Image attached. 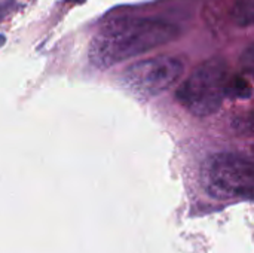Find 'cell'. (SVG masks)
Listing matches in <instances>:
<instances>
[{
    "label": "cell",
    "mask_w": 254,
    "mask_h": 253,
    "mask_svg": "<svg viewBox=\"0 0 254 253\" xmlns=\"http://www.w3.org/2000/svg\"><path fill=\"white\" fill-rule=\"evenodd\" d=\"M182 60L159 55L131 64L122 73V85L137 97H155L167 91L183 75Z\"/></svg>",
    "instance_id": "obj_4"
},
{
    "label": "cell",
    "mask_w": 254,
    "mask_h": 253,
    "mask_svg": "<svg viewBox=\"0 0 254 253\" xmlns=\"http://www.w3.org/2000/svg\"><path fill=\"white\" fill-rule=\"evenodd\" d=\"M253 0H238L235 3V9H234V16L235 21L244 27L252 24L253 19Z\"/></svg>",
    "instance_id": "obj_5"
},
{
    "label": "cell",
    "mask_w": 254,
    "mask_h": 253,
    "mask_svg": "<svg viewBox=\"0 0 254 253\" xmlns=\"http://www.w3.org/2000/svg\"><path fill=\"white\" fill-rule=\"evenodd\" d=\"M228 64L222 58H210L199 64L180 85L177 100L192 115L208 116L217 112L228 95Z\"/></svg>",
    "instance_id": "obj_2"
},
{
    "label": "cell",
    "mask_w": 254,
    "mask_h": 253,
    "mask_svg": "<svg viewBox=\"0 0 254 253\" xmlns=\"http://www.w3.org/2000/svg\"><path fill=\"white\" fill-rule=\"evenodd\" d=\"M201 179L205 191L217 200H249L253 195V164L241 154L211 155L202 164Z\"/></svg>",
    "instance_id": "obj_3"
},
{
    "label": "cell",
    "mask_w": 254,
    "mask_h": 253,
    "mask_svg": "<svg viewBox=\"0 0 254 253\" xmlns=\"http://www.w3.org/2000/svg\"><path fill=\"white\" fill-rule=\"evenodd\" d=\"M177 36L179 28L161 19H112L94 36L89 46V58L97 69H107L159 48Z\"/></svg>",
    "instance_id": "obj_1"
}]
</instances>
